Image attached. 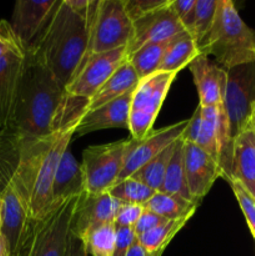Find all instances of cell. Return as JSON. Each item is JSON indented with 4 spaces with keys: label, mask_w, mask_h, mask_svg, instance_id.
I'll use <instances>...</instances> for the list:
<instances>
[{
    "label": "cell",
    "mask_w": 255,
    "mask_h": 256,
    "mask_svg": "<svg viewBox=\"0 0 255 256\" xmlns=\"http://www.w3.org/2000/svg\"><path fill=\"white\" fill-rule=\"evenodd\" d=\"M170 5L132 22L134 32L126 48L128 56L145 45L168 42L185 32Z\"/></svg>",
    "instance_id": "cell-12"
},
{
    "label": "cell",
    "mask_w": 255,
    "mask_h": 256,
    "mask_svg": "<svg viewBox=\"0 0 255 256\" xmlns=\"http://www.w3.org/2000/svg\"><path fill=\"white\" fill-rule=\"evenodd\" d=\"M176 142L170 145L164 152H160L156 158H154L152 162H149L145 166H142L136 174L132 175V179L139 180V182H142L146 186L152 188L155 192H160L162 182H164L165 175H166L168 166H169L170 160H172V154L175 152Z\"/></svg>",
    "instance_id": "cell-27"
},
{
    "label": "cell",
    "mask_w": 255,
    "mask_h": 256,
    "mask_svg": "<svg viewBox=\"0 0 255 256\" xmlns=\"http://www.w3.org/2000/svg\"><path fill=\"white\" fill-rule=\"evenodd\" d=\"M144 210V206L142 205L122 204L115 216V226L134 228Z\"/></svg>",
    "instance_id": "cell-32"
},
{
    "label": "cell",
    "mask_w": 255,
    "mask_h": 256,
    "mask_svg": "<svg viewBox=\"0 0 255 256\" xmlns=\"http://www.w3.org/2000/svg\"><path fill=\"white\" fill-rule=\"evenodd\" d=\"M226 182L232 186V192H234L235 198H236L238 202H239L240 209H242V214H244L245 219H246L250 232H252V238L255 240V198L238 180L229 179Z\"/></svg>",
    "instance_id": "cell-30"
},
{
    "label": "cell",
    "mask_w": 255,
    "mask_h": 256,
    "mask_svg": "<svg viewBox=\"0 0 255 256\" xmlns=\"http://www.w3.org/2000/svg\"><path fill=\"white\" fill-rule=\"evenodd\" d=\"M120 205L122 202L114 199L109 192L102 194L84 192L75 208L70 232L82 239L89 230L100 225L112 224L115 222Z\"/></svg>",
    "instance_id": "cell-14"
},
{
    "label": "cell",
    "mask_w": 255,
    "mask_h": 256,
    "mask_svg": "<svg viewBox=\"0 0 255 256\" xmlns=\"http://www.w3.org/2000/svg\"><path fill=\"white\" fill-rule=\"evenodd\" d=\"M189 68L199 92L200 106H219L224 104L228 80L226 70L202 54H200Z\"/></svg>",
    "instance_id": "cell-16"
},
{
    "label": "cell",
    "mask_w": 255,
    "mask_h": 256,
    "mask_svg": "<svg viewBox=\"0 0 255 256\" xmlns=\"http://www.w3.org/2000/svg\"><path fill=\"white\" fill-rule=\"evenodd\" d=\"M129 140L88 146L82 154V172L89 194L108 192L119 180L126 156Z\"/></svg>",
    "instance_id": "cell-7"
},
{
    "label": "cell",
    "mask_w": 255,
    "mask_h": 256,
    "mask_svg": "<svg viewBox=\"0 0 255 256\" xmlns=\"http://www.w3.org/2000/svg\"><path fill=\"white\" fill-rule=\"evenodd\" d=\"M166 222V220L162 219L159 215L154 214V212H149V210H144V212L142 214L140 219L138 220V222L135 224L134 230L135 232H136L138 236H140V235L155 229V228L159 226V225H162V222Z\"/></svg>",
    "instance_id": "cell-35"
},
{
    "label": "cell",
    "mask_w": 255,
    "mask_h": 256,
    "mask_svg": "<svg viewBox=\"0 0 255 256\" xmlns=\"http://www.w3.org/2000/svg\"><path fill=\"white\" fill-rule=\"evenodd\" d=\"M198 206L199 204L196 202H190L182 198L158 192L144 205V209L159 215L165 220H178L188 215L194 216Z\"/></svg>",
    "instance_id": "cell-23"
},
{
    "label": "cell",
    "mask_w": 255,
    "mask_h": 256,
    "mask_svg": "<svg viewBox=\"0 0 255 256\" xmlns=\"http://www.w3.org/2000/svg\"><path fill=\"white\" fill-rule=\"evenodd\" d=\"M184 138L178 140L175 152L172 154L170 164L168 166L166 175H165L164 182L160 189V192L169 195H175V196L182 198L190 202H192L190 192L188 190L186 178H185V166H184Z\"/></svg>",
    "instance_id": "cell-22"
},
{
    "label": "cell",
    "mask_w": 255,
    "mask_h": 256,
    "mask_svg": "<svg viewBox=\"0 0 255 256\" xmlns=\"http://www.w3.org/2000/svg\"><path fill=\"white\" fill-rule=\"evenodd\" d=\"M200 55V50L188 32H182L170 42L158 72L179 74Z\"/></svg>",
    "instance_id": "cell-21"
},
{
    "label": "cell",
    "mask_w": 255,
    "mask_h": 256,
    "mask_svg": "<svg viewBox=\"0 0 255 256\" xmlns=\"http://www.w3.org/2000/svg\"><path fill=\"white\" fill-rule=\"evenodd\" d=\"M192 218V215H188L178 220H166L155 229L138 236V240L148 252L162 256L172 240L176 236L178 232L188 224Z\"/></svg>",
    "instance_id": "cell-24"
},
{
    "label": "cell",
    "mask_w": 255,
    "mask_h": 256,
    "mask_svg": "<svg viewBox=\"0 0 255 256\" xmlns=\"http://www.w3.org/2000/svg\"><path fill=\"white\" fill-rule=\"evenodd\" d=\"M88 16L76 14L64 0H59L46 28L30 46L65 88L86 56L90 32Z\"/></svg>",
    "instance_id": "cell-2"
},
{
    "label": "cell",
    "mask_w": 255,
    "mask_h": 256,
    "mask_svg": "<svg viewBox=\"0 0 255 256\" xmlns=\"http://www.w3.org/2000/svg\"><path fill=\"white\" fill-rule=\"evenodd\" d=\"M224 108L234 139L249 125L255 105V62L226 70Z\"/></svg>",
    "instance_id": "cell-8"
},
{
    "label": "cell",
    "mask_w": 255,
    "mask_h": 256,
    "mask_svg": "<svg viewBox=\"0 0 255 256\" xmlns=\"http://www.w3.org/2000/svg\"><path fill=\"white\" fill-rule=\"evenodd\" d=\"M88 19L89 45L84 62L92 55L128 48L134 24L125 10L124 0H92Z\"/></svg>",
    "instance_id": "cell-4"
},
{
    "label": "cell",
    "mask_w": 255,
    "mask_h": 256,
    "mask_svg": "<svg viewBox=\"0 0 255 256\" xmlns=\"http://www.w3.org/2000/svg\"><path fill=\"white\" fill-rule=\"evenodd\" d=\"M66 99V88L32 49H25V65L12 118L5 132L22 142L52 136Z\"/></svg>",
    "instance_id": "cell-1"
},
{
    "label": "cell",
    "mask_w": 255,
    "mask_h": 256,
    "mask_svg": "<svg viewBox=\"0 0 255 256\" xmlns=\"http://www.w3.org/2000/svg\"><path fill=\"white\" fill-rule=\"evenodd\" d=\"M219 0H196L189 34L194 39L199 50L204 46L214 25Z\"/></svg>",
    "instance_id": "cell-26"
},
{
    "label": "cell",
    "mask_w": 255,
    "mask_h": 256,
    "mask_svg": "<svg viewBox=\"0 0 255 256\" xmlns=\"http://www.w3.org/2000/svg\"><path fill=\"white\" fill-rule=\"evenodd\" d=\"M176 75L175 72H156L139 82L132 94L130 109L129 132L132 139L142 140L152 132Z\"/></svg>",
    "instance_id": "cell-6"
},
{
    "label": "cell",
    "mask_w": 255,
    "mask_h": 256,
    "mask_svg": "<svg viewBox=\"0 0 255 256\" xmlns=\"http://www.w3.org/2000/svg\"><path fill=\"white\" fill-rule=\"evenodd\" d=\"M195 5H196V0H172L170 6L184 26L185 32H189L190 26H192Z\"/></svg>",
    "instance_id": "cell-34"
},
{
    "label": "cell",
    "mask_w": 255,
    "mask_h": 256,
    "mask_svg": "<svg viewBox=\"0 0 255 256\" xmlns=\"http://www.w3.org/2000/svg\"><path fill=\"white\" fill-rule=\"evenodd\" d=\"M200 54L212 56L225 70L255 62V32L232 0H219L214 25Z\"/></svg>",
    "instance_id": "cell-3"
},
{
    "label": "cell",
    "mask_w": 255,
    "mask_h": 256,
    "mask_svg": "<svg viewBox=\"0 0 255 256\" xmlns=\"http://www.w3.org/2000/svg\"><path fill=\"white\" fill-rule=\"evenodd\" d=\"M84 192H86V186H85L82 166L78 162L70 149H68L60 160L55 175L54 184H52V206L62 205L68 200L82 196Z\"/></svg>",
    "instance_id": "cell-19"
},
{
    "label": "cell",
    "mask_w": 255,
    "mask_h": 256,
    "mask_svg": "<svg viewBox=\"0 0 255 256\" xmlns=\"http://www.w3.org/2000/svg\"><path fill=\"white\" fill-rule=\"evenodd\" d=\"M138 242V235L134 228L116 226V240H115L114 256H126L128 252Z\"/></svg>",
    "instance_id": "cell-33"
},
{
    "label": "cell",
    "mask_w": 255,
    "mask_h": 256,
    "mask_svg": "<svg viewBox=\"0 0 255 256\" xmlns=\"http://www.w3.org/2000/svg\"><path fill=\"white\" fill-rule=\"evenodd\" d=\"M79 198L54 205L44 218L32 222L24 245L14 256H65L72 219Z\"/></svg>",
    "instance_id": "cell-5"
},
{
    "label": "cell",
    "mask_w": 255,
    "mask_h": 256,
    "mask_svg": "<svg viewBox=\"0 0 255 256\" xmlns=\"http://www.w3.org/2000/svg\"><path fill=\"white\" fill-rule=\"evenodd\" d=\"M188 126H189V119L182 120L168 128H162L160 130H152L148 136L142 140H135L132 138L125 156L124 168L118 182L132 178L142 166L156 158L160 152L182 139Z\"/></svg>",
    "instance_id": "cell-10"
},
{
    "label": "cell",
    "mask_w": 255,
    "mask_h": 256,
    "mask_svg": "<svg viewBox=\"0 0 255 256\" xmlns=\"http://www.w3.org/2000/svg\"><path fill=\"white\" fill-rule=\"evenodd\" d=\"M126 256H160V255L150 254V252H148L142 246V244L139 242V240H138V242L134 244V246H132V249L128 252Z\"/></svg>",
    "instance_id": "cell-39"
},
{
    "label": "cell",
    "mask_w": 255,
    "mask_h": 256,
    "mask_svg": "<svg viewBox=\"0 0 255 256\" xmlns=\"http://www.w3.org/2000/svg\"><path fill=\"white\" fill-rule=\"evenodd\" d=\"M250 124H252V129H254L255 132V105L254 108H252V119H250Z\"/></svg>",
    "instance_id": "cell-41"
},
{
    "label": "cell",
    "mask_w": 255,
    "mask_h": 256,
    "mask_svg": "<svg viewBox=\"0 0 255 256\" xmlns=\"http://www.w3.org/2000/svg\"><path fill=\"white\" fill-rule=\"evenodd\" d=\"M2 202L0 199V232H2Z\"/></svg>",
    "instance_id": "cell-42"
},
{
    "label": "cell",
    "mask_w": 255,
    "mask_h": 256,
    "mask_svg": "<svg viewBox=\"0 0 255 256\" xmlns=\"http://www.w3.org/2000/svg\"><path fill=\"white\" fill-rule=\"evenodd\" d=\"M156 192L152 188L132 178L116 182L109 190V194L122 204H134L142 206H144Z\"/></svg>",
    "instance_id": "cell-29"
},
{
    "label": "cell",
    "mask_w": 255,
    "mask_h": 256,
    "mask_svg": "<svg viewBox=\"0 0 255 256\" xmlns=\"http://www.w3.org/2000/svg\"><path fill=\"white\" fill-rule=\"evenodd\" d=\"M59 0H19L15 2L10 28L24 49L44 32Z\"/></svg>",
    "instance_id": "cell-11"
},
{
    "label": "cell",
    "mask_w": 255,
    "mask_h": 256,
    "mask_svg": "<svg viewBox=\"0 0 255 256\" xmlns=\"http://www.w3.org/2000/svg\"><path fill=\"white\" fill-rule=\"evenodd\" d=\"M200 126H202V106L198 105L196 110H195L192 116L189 119V126H188L186 132H185L184 136H182L185 142L195 144L198 134H199Z\"/></svg>",
    "instance_id": "cell-36"
},
{
    "label": "cell",
    "mask_w": 255,
    "mask_h": 256,
    "mask_svg": "<svg viewBox=\"0 0 255 256\" xmlns=\"http://www.w3.org/2000/svg\"><path fill=\"white\" fill-rule=\"evenodd\" d=\"M0 256H12V254H10L9 244H8L6 239H5V236L2 232H0Z\"/></svg>",
    "instance_id": "cell-40"
},
{
    "label": "cell",
    "mask_w": 255,
    "mask_h": 256,
    "mask_svg": "<svg viewBox=\"0 0 255 256\" xmlns=\"http://www.w3.org/2000/svg\"><path fill=\"white\" fill-rule=\"evenodd\" d=\"M64 2L76 14L82 15V16H88L89 14L92 0H64Z\"/></svg>",
    "instance_id": "cell-38"
},
{
    "label": "cell",
    "mask_w": 255,
    "mask_h": 256,
    "mask_svg": "<svg viewBox=\"0 0 255 256\" xmlns=\"http://www.w3.org/2000/svg\"><path fill=\"white\" fill-rule=\"evenodd\" d=\"M172 40L158 42V44L145 45V46L140 48L138 52H135L134 54L128 56V62L134 68L140 80L146 79V78L152 76L159 72L165 52H166Z\"/></svg>",
    "instance_id": "cell-25"
},
{
    "label": "cell",
    "mask_w": 255,
    "mask_h": 256,
    "mask_svg": "<svg viewBox=\"0 0 255 256\" xmlns=\"http://www.w3.org/2000/svg\"><path fill=\"white\" fill-rule=\"evenodd\" d=\"M25 65V49L18 42L0 58V130L6 129Z\"/></svg>",
    "instance_id": "cell-15"
},
{
    "label": "cell",
    "mask_w": 255,
    "mask_h": 256,
    "mask_svg": "<svg viewBox=\"0 0 255 256\" xmlns=\"http://www.w3.org/2000/svg\"><path fill=\"white\" fill-rule=\"evenodd\" d=\"M134 92L109 102L98 109L86 112L78 126L75 135L84 136L92 132L108 129L129 130L130 109Z\"/></svg>",
    "instance_id": "cell-17"
},
{
    "label": "cell",
    "mask_w": 255,
    "mask_h": 256,
    "mask_svg": "<svg viewBox=\"0 0 255 256\" xmlns=\"http://www.w3.org/2000/svg\"><path fill=\"white\" fill-rule=\"evenodd\" d=\"M126 60V48L92 55L80 65L72 82L66 86V94L89 102Z\"/></svg>",
    "instance_id": "cell-9"
},
{
    "label": "cell",
    "mask_w": 255,
    "mask_h": 256,
    "mask_svg": "<svg viewBox=\"0 0 255 256\" xmlns=\"http://www.w3.org/2000/svg\"><path fill=\"white\" fill-rule=\"evenodd\" d=\"M230 179L238 180L255 198V132L250 122L232 142Z\"/></svg>",
    "instance_id": "cell-18"
},
{
    "label": "cell",
    "mask_w": 255,
    "mask_h": 256,
    "mask_svg": "<svg viewBox=\"0 0 255 256\" xmlns=\"http://www.w3.org/2000/svg\"><path fill=\"white\" fill-rule=\"evenodd\" d=\"M142 82L138 76L136 72L132 66L129 62H125L112 78L102 85V89L88 102L86 112L98 109L102 105L108 104L109 102L122 98L128 92H134L138 88L139 82Z\"/></svg>",
    "instance_id": "cell-20"
},
{
    "label": "cell",
    "mask_w": 255,
    "mask_h": 256,
    "mask_svg": "<svg viewBox=\"0 0 255 256\" xmlns=\"http://www.w3.org/2000/svg\"><path fill=\"white\" fill-rule=\"evenodd\" d=\"M65 256H89L82 240L72 235V232L69 235V242H68L66 254H65Z\"/></svg>",
    "instance_id": "cell-37"
},
{
    "label": "cell",
    "mask_w": 255,
    "mask_h": 256,
    "mask_svg": "<svg viewBox=\"0 0 255 256\" xmlns=\"http://www.w3.org/2000/svg\"><path fill=\"white\" fill-rule=\"evenodd\" d=\"M184 166L188 190L192 202L200 204L212 185L222 178L219 162L192 142H185Z\"/></svg>",
    "instance_id": "cell-13"
},
{
    "label": "cell",
    "mask_w": 255,
    "mask_h": 256,
    "mask_svg": "<svg viewBox=\"0 0 255 256\" xmlns=\"http://www.w3.org/2000/svg\"><path fill=\"white\" fill-rule=\"evenodd\" d=\"M172 0H124V6L132 22L169 6Z\"/></svg>",
    "instance_id": "cell-31"
},
{
    "label": "cell",
    "mask_w": 255,
    "mask_h": 256,
    "mask_svg": "<svg viewBox=\"0 0 255 256\" xmlns=\"http://www.w3.org/2000/svg\"><path fill=\"white\" fill-rule=\"evenodd\" d=\"M88 255L92 256H114L116 226L115 222L100 225L89 230L82 238Z\"/></svg>",
    "instance_id": "cell-28"
}]
</instances>
